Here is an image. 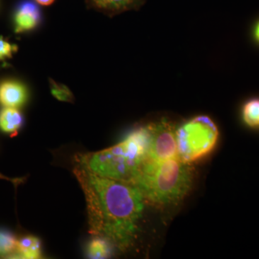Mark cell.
<instances>
[{
  "label": "cell",
  "mask_w": 259,
  "mask_h": 259,
  "mask_svg": "<svg viewBox=\"0 0 259 259\" xmlns=\"http://www.w3.org/2000/svg\"><path fill=\"white\" fill-rule=\"evenodd\" d=\"M243 120L250 127H259V99H253L245 104L242 110Z\"/></svg>",
  "instance_id": "cell-12"
},
{
  "label": "cell",
  "mask_w": 259,
  "mask_h": 259,
  "mask_svg": "<svg viewBox=\"0 0 259 259\" xmlns=\"http://www.w3.org/2000/svg\"><path fill=\"white\" fill-rule=\"evenodd\" d=\"M16 49V46L13 45L3 37H0V61L11 58Z\"/></svg>",
  "instance_id": "cell-15"
},
{
  "label": "cell",
  "mask_w": 259,
  "mask_h": 259,
  "mask_svg": "<svg viewBox=\"0 0 259 259\" xmlns=\"http://www.w3.org/2000/svg\"><path fill=\"white\" fill-rule=\"evenodd\" d=\"M218 137L217 125L210 117L205 115L193 117L177 129L179 158L189 163L200 159L212 151Z\"/></svg>",
  "instance_id": "cell-4"
},
{
  "label": "cell",
  "mask_w": 259,
  "mask_h": 259,
  "mask_svg": "<svg viewBox=\"0 0 259 259\" xmlns=\"http://www.w3.org/2000/svg\"><path fill=\"white\" fill-rule=\"evenodd\" d=\"M145 2L146 0H86L88 8L111 17L139 10Z\"/></svg>",
  "instance_id": "cell-7"
},
{
  "label": "cell",
  "mask_w": 259,
  "mask_h": 259,
  "mask_svg": "<svg viewBox=\"0 0 259 259\" xmlns=\"http://www.w3.org/2000/svg\"><path fill=\"white\" fill-rule=\"evenodd\" d=\"M51 94L59 101L73 102L74 97L69 88L62 83L56 82L53 79H49Z\"/></svg>",
  "instance_id": "cell-14"
},
{
  "label": "cell",
  "mask_w": 259,
  "mask_h": 259,
  "mask_svg": "<svg viewBox=\"0 0 259 259\" xmlns=\"http://www.w3.org/2000/svg\"><path fill=\"white\" fill-rule=\"evenodd\" d=\"M18 241L13 233L0 230V256H10L17 251Z\"/></svg>",
  "instance_id": "cell-13"
},
{
  "label": "cell",
  "mask_w": 259,
  "mask_h": 259,
  "mask_svg": "<svg viewBox=\"0 0 259 259\" xmlns=\"http://www.w3.org/2000/svg\"><path fill=\"white\" fill-rule=\"evenodd\" d=\"M28 93L23 83L8 80L0 83V104L5 107L18 108L28 100Z\"/></svg>",
  "instance_id": "cell-8"
},
{
  "label": "cell",
  "mask_w": 259,
  "mask_h": 259,
  "mask_svg": "<svg viewBox=\"0 0 259 259\" xmlns=\"http://www.w3.org/2000/svg\"><path fill=\"white\" fill-rule=\"evenodd\" d=\"M74 173L85 195L90 233L128 248L144 211L142 194L129 182L98 176L78 163Z\"/></svg>",
  "instance_id": "cell-1"
},
{
  "label": "cell",
  "mask_w": 259,
  "mask_h": 259,
  "mask_svg": "<svg viewBox=\"0 0 259 259\" xmlns=\"http://www.w3.org/2000/svg\"><path fill=\"white\" fill-rule=\"evenodd\" d=\"M35 1L42 6H49V5H52L55 0H35Z\"/></svg>",
  "instance_id": "cell-16"
},
{
  "label": "cell",
  "mask_w": 259,
  "mask_h": 259,
  "mask_svg": "<svg viewBox=\"0 0 259 259\" xmlns=\"http://www.w3.org/2000/svg\"><path fill=\"white\" fill-rule=\"evenodd\" d=\"M17 252L19 256L28 259L41 258V244L39 238L28 236L18 240Z\"/></svg>",
  "instance_id": "cell-10"
},
{
  "label": "cell",
  "mask_w": 259,
  "mask_h": 259,
  "mask_svg": "<svg viewBox=\"0 0 259 259\" xmlns=\"http://www.w3.org/2000/svg\"><path fill=\"white\" fill-rule=\"evenodd\" d=\"M193 179L190 163L180 158L160 161L146 160L129 183L144 199L158 205L177 203L190 190Z\"/></svg>",
  "instance_id": "cell-3"
},
{
  "label": "cell",
  "mask_w": 259,
  "mask_h": 259,
  "mask_svg": "<svg viewBox=\"0 0 259 259\" xmlns=\"http://www.w3.org/2000/svg\"><path fill=\"white\" fill-rule=\"evenodd\" d=\"M23 123V115L17 108L5 107L0 112V129L6 134H16Z\"/></svg>",
  "instance_id": "cell-9"
},
{
  "label": "cell",
  "mask_w": 259,
  "mask_h": 259,
  "mask_svg": "<svg viewBox=\"0 0 259 259\" xmlns=\"http://www.w3.org/2000/svg\"><path fill=\"white\" fill-rule=\"evenodd\" d=\"M41 20V13L38 7L30 1L22 3L15 15V31H30L36 28Z\"/></svg>",
  "instance_id": "cell-6"
},
{
  "label": "cell",
  "mask_w": 259,
  "mask_h": 259,
  "mask_svg": "<svg viewBox=\"0 0 259 259\" xmlns=\"http://www.w3.org/2000/svg\"><path fill=\"white\" fill-rule=\"evenodd\" d=\"M149 139L148 126H143L115 146L78 155L76 162L98 176L130 182L147 160Z\"/></svg>",
  "instance_id": "cell-2"
},
{
  "label": "cell",
  "mask_w": 259,
  "mask_h": 259,
  "mask_svg": "<svg viewBox=\"0 0 259 259\" xmlns=\"http://www.w3.org/2000/svg\"><path fill=\"white\" fill-rule=\"evenodd\" d=\"M149 131L148 161H160L179 158L175 126L166 118L147 125Z\"/></svg>",
  "instance_id": "cell-5"
},
{
  "label": "cell",
  "mask_w": 259,
  "mask_h": 259,
  "mask_svg": "<svg viewBox=\"0 0 259 259\" xmlns=\"http://www.w3.org/2000/svg\"><path fill=\"white\" fill-rule=\"evenodd\" d=\"M254 36L255 40L259 42V21L255 25L254 29Z\"/></svg>",
  "instance_id": "cell-17"
},
{
  "label": "cell",
  "mask_w": 259,
  "mask_h": 259,
  "mask_svg": "<svg viewBox=\"0 0 259 259\" xmlns=\"http://www.w3.org/2000/svg\"><path fill=\"white\" fill-rule=\"evenodd\" d=\"M111 244L106 238L95 236L87 245V255L90 258H107L111 255Z\"/></svg>",
  "instance_id": "cell-11"
}]
</instances>
